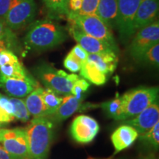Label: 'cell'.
I'll use <instances>...</instances> for the list:
<instances>
[{
	"label": "cell",
	"instance_id": "1",
	"mask_svg": "<svg viewBox=\"0 0 159 159\" xmlns=\"http://www.w3.org/2000/svg\"><path fill=\"white\" fill-rule=\"evenodd\" d=\"M67 33L58 22L49 19L38 20L32 24L25 38V45L32 51H45L64 42Z\"/></svg>",
	"mask_w": 159,
	"mask_h": 159
},
{
	"label": "cell",
	"instance_id": "2",
	"mask_svg": "<svg viewBox=\"0 0 159 159\" xmlns=\"http://www.w3.org/2000/svg\"><path fill=\"white\" fill-rule=\"evenodd\" d=\"M25 130L30 158H47L54 137V122L47 117L33 118Z\"/></svg>",
	"mask_w": 159,
	"mask_h": 159
},
{
	"label": "cell",
	"instance_id": "3",
	"mask_svg": "<svg viewBox=\"0 0 159 159\" xmlns=\"http://www.w3.org/2000/svg\"><path fill=\"white\" fill-rule=\"evenodd\" d=\"M123 120L132 119L158 101V87L139 86L130 89L121 96Z\"/></svg>",
	"mask_w": 159,
	"mask_h": 159
},
{
	"label": "cell",
	"instance_id": "4",
	"mask_svg": "<svg viewBox=\"0 0 159 159\" xmlns=\"http://www.w3.org/2000/svg\"><path fill=\"white\" fill-rule=\"evenodd\" d=\"M35 73L46 88L63 97L71 94L73 85L80 78L79 75L67 74L47 63L39 65L35 69Z\"/></svg>",
	"mask_w": 159,
	"mask_h": 159
},
{
	"label": "cell",
	"instance_id": "5",
	"mask_svg": "<svg viewBox=\"0 0 159 159\" xmlns=\"http://www.w3.org/2000/svg\"><path fill=\"white\" fill-rule=\"evenodd\" d=\"M67 20L85 34L107 42L118 49L112 29L106 25L97 15H80L69 11Z\"/></svg>",
	"mask_w": 159,
	"mask_h": 159
},
{
	"label": "cell",
	"instance_id": "6",
	"mask_svg": "<svg viewBox=\"0 0 159 159\" xmlns=\"http://www.w3.org/2000/svg\"><path fill=\"white\" fill-rule=\"evenodd\" d=\"M35 0H13L5 23L12 30H18L29 25L36 15Z\"/></svg>",
	"mask_w": 159,
	"mask_h": 159
},
{
	"label": "cell",
	"instance_id": "7",
	"mask_svg": "<svg viewBox=\"0 0 159 159\" xmlns=\"http://www.w3.org/2000/svg\"><path fill=\"white\" fill-rule=\"evenodd\" d=\"M117 17L116 28L118 30L121 41L128 42L134 36L133 21L141 0H116Z\"/></svg>",
	"mask_w": 159,
	"mask_h": 159
},
{
	"label": "cell",
	"instance_id": "8",
	"mask_svg": "<svg viewBox=\"0 0 159 159\" xmlns=\"http://www.w3.org/2000/svg\"><path fill=\"white\" fill-rule=\"evenodd\" d=\"M0 144L7 152L19 159L29 157L25 128L0 129Z\"/></svg>",
	"mask_w": 159,
	"mask_h": 159
},
{
	"label": "cell",
	"instance_id": "9",
	"mask_svg": "<svg viewBox=\"0 0 159 159\" xmlns=\"http://www.w3.org/2000/svg\"><path fill=\"white\" fill-rule=\"evenodd\" d=\"M159 43V24L154 21L150 25L139 30L133 37L129 47L130 54L134 60L147 49Z\"/></svg>",
	"mask_w": 159,
	"mask_h": 159
},
{
	"label": "cell",
	"instance_id": "10",
	"mask_svg": "<svg viewBox=\"0 0 159 159\" xmlns=\"http://www.w3.org/2000/svg\"><path fill=\"white\" fill-rule=\"evenodd\" d=\"M99 131L98 122L92 117L80 115L72 121L70 134L75 142L80 144H88L94 140Z\"/></svg>",
	"mask_w": 159,
	"mask_h": 159
},
{
	"label": "cell",
	"instance_id": "11",
	"mask_svg": "<svg viewBox=\"0 0 159 159\" xmlns=\"http://www.w3.org/2000/svg\"><path fill=\"white\" fill-rule=\"evenodd\" d=\"M39 85L32 76L25 79H16L6 77L0 74V88L10 96L16 98L27 97Z\"/></svg>",
	"mask_w": 159,
	"mask_h": 159
},
{
	"label": "cell",
	"instance_id": "12",
	"mask_svg": "<svg viewBox=\"0 0 159 159\" xmlns=\"http://www.w3.org/2000/svg\"><path fill=\"white\" fill-rule=\"evenodd\" d=\"M159 122V104L156 101L134 118L124 120L123 124L134 128L139 135L144 134Z\"/></svg>",
	"mask_w": 159,
	"mask_h": 159
},
{
	"label": "cell",
	"instance_id": "13",
	"mask_svg": "<svg viewBox=\"0 0 159 159\" xmlns=\"http://www.w3.org/2000/svg\"><path fill=\"white\" fill-rule=\"evenodd\" d=\"M69 33L77 41V44L81 46L89 54L118 52V49H115L109 43L85 34L75 26H70Z\"/></svg>",
	"mask_w": 159,
	"mask_h": 159
},
{
	"label": "cell",
	"instance_id": "14",
	"mask_svg": "<svg viewBox=\"0 0 159 159\" xmlns=\"http://www.w3.org/2000/svg\"><path fill=\"white\" fill-rule=\"evenodd\" d=\"M158 7V0H141L133 21V31L134 34L139 30L156 21Z\"/></svg>",
	"mask_w": 159,
	"mask_h": 159
},
{
	"label": "cell",
	"instance_id": "15",
	"mask_svg": "<svg viewBox=\"0 0 159 159\" xmlns=\"http://www.w3.org/2000/svg\"><path fill=\"white\" fill-rule=\"evenodd\" d=\"M83 100L84 99H78L75 98L71 94L64 96L63 97L62 102L56 109V111L47 117L54 123L63 122L72 116L75 113L85 109L83 103Z\"/></svg>",
	"mask_w": 159,
	"mask_h": 159
},
{
	"label": "cell",
	"instance_id": "16",
	"mask_svg": "<svg viewBox=\"0 0 159 159\" xmlns=\"http://www.w3.org/2000/svg\"><path fill=\"white\" fill-rule=\"evenodd\" d=\"M139 133L133 127L122 125L114 131L111 136V142L115 149V154L127 149L138 139Z\"/></svg>",
	"mask_w": 159,
	"mask_h": 159
},
{
	"label": "cell",
	"instance_id": "17",
	"mask_svg": "<svg viewBox=\"0 0 159 159\" xmlns=\"http://www.w3.org/2000/svg\"><path fill=\"white\" fill-rule=\"evenodd\" d=\"M87 61L92 63L99 71L110 77L116 70L119 58L116 52L89 54Z\"/></svg>",
	"mask_w": 159,
	"mask_h": 159
},
{
	"label": "cell",
	"instance_id": "18",
	"mask_svg": "<svg viewBox=\"0 0 159 159\" xmlns=\"http://www.w3.org/2000/svg\"><path fill=\"white\" fill-rule=\"evenodd\" d=\"M42 90V87L39 85L27 97H25V99H24L30 114L33 118H41L48 116V111L41 95Z\"/></svg>",
	"mask_w": 159,
	"mask_h": 159
},
{
	"label": "cell",
	"instance_id": "19",
	"mask_svg": "<svg viewBox=\"0 0 159 159\" xmlns=\"http://www.w3.org/2000/svg\"><path fill=\"white\" fill-rule=\"evenodd\" d=\"M99 19L111 29L116 28L117 17L116 0H99L96 11Z\"/></svg>",
	"mask_w": 159,
	"mask_h": 159
},
{
	"label": "cell",
	"instance_id": "20",
	"mask_svg": "<svg viewBox=\"0 0 159 159\" xmlns=\"http://www.w3.org/2000/svg\"><path fill=\"white\" fill-rule=\"evenodd\" d=\"M80 75L90 83L97 85H104L109 77L99 71L92 63L89 62L87 60L83 63Z\"/></svg>",
	"mask_w": 159,
	"mask_h": 159
},
{
	"label": "cell",
	"instance_id": "21",
	"mask_svg": "<svg viewBox=\"0 0 159 159\" xmlns=\"http://www.w3.org/2000/svg\"><path fill=\"white\" fill-rule=\"evenodd\" d=\"M99 107L102 108L110 118L114 119L117 121L123 120L122 99L119 95H117L114 99L102 102Z\"/></svg>",
	"mask_w": 159,
	"mask_h": 159
},
{
	"label": "cell",
	"instance_id": "22",
	"mask_svg": "<svg viewBox=\"0 0 159 159\" xmlns=\"http://www.w3.org/2000/svg\"><path fill=\"white\" fill-rule=\"evenodd\" d=\"M0 74L6 77L16 79H25L30 77L20 61L11 64L1 66Z\"/></svg>",
	"mask_w": 159,
	"mask_h": 159
},
{
	"label": "cell",
	"instance_id": "23",
	"mask_svg": "<svg viewBox=\"0 0 159 159\" xmlns=\"http://www.w3.org/2000/svg\"><path fill=\"white\" fill-rule=\"evenodd\" d=\"M135 61L144 66L158 68L159 66V43H156L147 49L142 55L137 57Z\"/></svg>",
	"mask_w": 159,
	"mask_h": 159
},
{
	"label": "cell",
	"instance_id": "24",
	"mask_svg": "<svg viewBox=\"0 0 159 159\" xmlns=\"http://www.w3.org/2000/svg\"><path fill=\"white\" fill-rule=\"evenodd\" d=\"M43 5L52 16L67 17L69 13L68 0H42Z\"/></svg>",
	"mask_w": 159,
	"mask_h": 159
},
{
	"label": "cell",
	"instance_id": "25",
	"mask_svg": "<svg viewBox=\"0 0 159 159\" xmlns=\"http://www.w3.org/2000/svg\"><path fill=\"white\" fill-rule=\"evenodd\" d=\"M41 95H42L43 102H44L47 108V111H48V116H49L53 114L58 108L59 105L62 102L63 97H59L54 91L47 88L43 89Z\"/></svg>",
	"mask_w": 159,
	"mask_h": 159
},
{
	"label": "cell",
	"instance_id": "26",
	"mask_svg": "<svg viewBox=\"0 0 159 159\" xmlns=\"http://www.w3.org/2000/svg\"><path fill=\"white\" fill-rule=\"evenodd\" d=\"M138 139L141 142L144 143L155 150H158L159 148V122L144 134L139 135Z\"/></svg>",
	"mask_w": 159,
	"mask_h": 159
},
{
	"label": "cell",
	"instance_id": "27",
	"mask_svg": "<svg viewBox=\"0 0 159 159\" xmlns=\"http://www.w3.org/2000/svg\"><path fill=\"white\" fill-rule=\"evenodd\" d=\"M11 99V102H13V106H14V116L15 119H19L23 122H26L30 118V114L27 107H26L25 102L24 99L20 98H16V97H12Z\"/></svg>",
	"mask_w": 159,
	"mask_h": 159
},
{
	"label": "cell",
	"instance_id": "28",
	"mask_svg": "<svg viewBox=\"0 0 159 159\" xmlns=\"http://www.w3.org/2000/svg\"><path fill=\"white\" fill-rule=\"evenodd\" d=\"M0 41H5L10 50L15 47L16 43V39L13 30L6 25L5 21L2 19H0Z\"/></svg>",
	"mask_w": 159,
	"mask_h": 159
},
{
	"label": "cell",
	"instance_id": "29",
	"mask_svg": "<svg viewBox=\"0 0 159 159\" xmlns=\"http://www.w3.org/2000/svg\"><path fill=\"white\" fill-rule=\"evenodd\" d=\"M89 86H90V84L86 80L80 78L73 85L72 88H71V94L78 99H84L85 92L89 89Z\"/></svg>",
	"mask_w": 159,
	"mask_h": 159
},
{
	"label": "cell",
	"instance_id": "30",
	"mask_svg": "<svg viewBox=\"0 0 159 159\" xmlns=\"http://www.w3.org/2000/svg\"><path fill=\"white\" fill-rule=\"evenodd\" d=\"M63 65L65 68L70 71L71 72L75 73L80 71L83 63L69 52L63 61Z\"/></svg>",
	"mask_w": 159,
	"mask_h": 159
},
{
	"label": "cell",
	"instance_id": "31",
	"mask_svg": "<svg viewBox=\"0 0 159 159\" xmlns=\"http://www.w3.org/2000/svg\"><path fill=\"white\" fill-rule=\"evenodd\" d=\"M99 0H83L80 15H95Z\"/></svg>",
	"mask_w": 159,
	"mask_h": 159
},
{
	"label": "cell",
	"instance_id": "32",
	"mask_svg": "<svg viewBox=\"0 0 159 159\" xmlns=\"http://www.w3.org/2000/svg\"><path fill=\"white\" fill-rule=\"evenodd\" d=\"M18 61H19V58L12 50L5 49L0 53V66L16 63Z\"/></svg>",
	"mask_w": 159,
	"mask_h": 159
},
{
	"label": "cell",
	"instance_id": "33",
	"mask_svg": "<svg viewBox=\"0 0 159 159\" xmlns=\"http://www.w3.org/2000/svg\"><path fill=\"white\" fill-rule=\"evenodd\" d=\"M70 52L74 55V56L76 57L82 63L86 61L89 55V53L79 44L75 45V47L71 49Z\"/></svg>",
	"mask_w": 159,
	"mask_h": 159
},
{
	"label": "cell",
	"instance_id": "34",
	"mask_svg": "<svg viewBox=\"0 0 159 159\" xmlns=\"http://www.w3.org/2000/svg\"><path fill=\"white\" fill-rule=\"evenodd\" d=\"M13 0H0V19L5 20Z\"/></svg>",
	"mask_w": 159,
	"mask_h": 159
},
{
	"label": "cell",
	"instance_id": "35",
	"mask_svg": "<svg viewBox=\"0 0 159 159\" xmlns=\"http://www.w3.org/2000/svg\"><path fill=\"white\" fill-rule=\"evenodd\" d=\"M82 4L83 0H68L69 11L79 13L82 7Z\"/></svg>",
	"mask_w": 159,
	"mask_h": 159
},
{
	"label": "cell",
	"instance_id": "36",
	"mask_svg": "<svg viewBox=\"0 0 159 159\" xmlns=\"http://www.w3.org/2000/svg\"><path fill=\"white\" fill-rule=\"evenodd\" d=\"M0 159H19L7 152L0 144Z\"/></svg>",
	"mask_w": 159,
	"mask_h": 159
},
{
	"label": "cell",
	"instance_id": "37",
	"mask_svg": "<svg viewBox=\"0 0 159 159\" xmlns=\"http://www.w3.org/2000/svg\"><path fill=\"white\" fill-rule=\"evenodd\" d=\"M5 49H9L8 47H7V44L5 42V41H0V53L2 51L5 50Z\"/></svg>",
	"mask_w": 159,
	"mask_h": 159
},
{
	"label": "cell",
	"instance_id": "38",
	"mask_svg": "<svg viewBox=\"0 0 159 159\" xmlns=\"http://www.w3.org/2000/svg\"><path fill=\"white\" fill-rule=\"evenodd\" d=\"M144 159H157L156 157L154 155H149L147 157H145Z\"/></svg>",
	"mask_w": 159,
	"mask_h": 159
},
{
	"label": "cell",
	"instance_id": "39",
	"mask_svg": "<svg viewBox=\"0 0 159 159\" xmlns=\"http://www.w3.org/2000/svg\"><path fill=\"white\" fill-rule=\"evenodd\" d=\"M24 159H33V158H30V157H27V158H24Z\"/></svg>",
	"mask_w": 159,
	"mask_h": 159
},
{
	"label": "cell",
	"instance_id": "40",
	"mask_svg": "<svg viewBox=\"0 0 159 159\" xmlns=\"http://www.w3.org/2000/svg\"><path fill=\"white\" fill-rule=\"evenodd\" d=\"M3 125H3V124H2V123H0V128H1L2 126H3Z\"/></svg>",
	"mask_w": 159,
	"mask_h": 159
}]
</instances>
